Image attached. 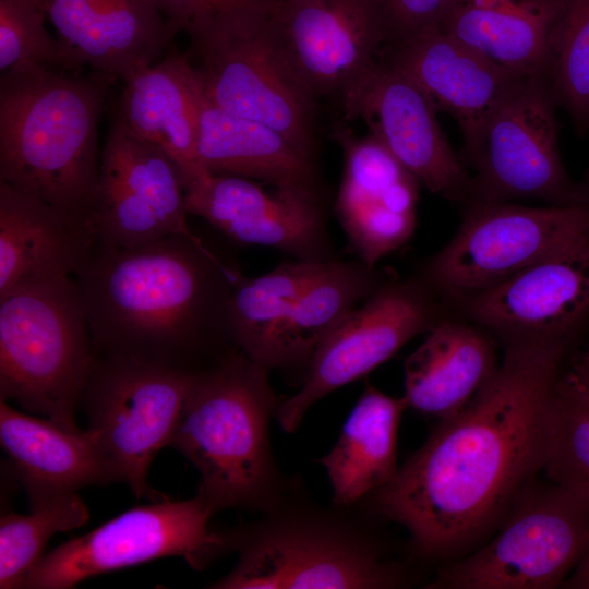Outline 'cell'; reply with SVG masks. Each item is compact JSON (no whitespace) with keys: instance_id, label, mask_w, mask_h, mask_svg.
I'll use <instances>...</instances> for the list:
<instances>
[{"instance_id":"6da1fadb","label":"cell","mask_w":589,"mask_h":589,"mask_svg":"<svg viewBox=\"0 0 589 589\" xmlns=\"http://www.w3.org/2000/svg\"><path fill=\"white\" fill-rule=\"evenodd\" d=\"M567 341L505 342L497 370L457 414L438 421L383 488L373 510L407 529L424 556L453 554L507 514L543 471Z\"/></svg>"},{"instance_id":"7a4b0ae2","label":"cell","mask_w":589,"mask_h":589,"mask_svg":"<svg viewBox=\"0 0 589 589\" xmlns=\"http://www.w3.org/2000/svg\"><path fill=\"white\" fill-rule=\"evenodd\" d=\"M241 275L179 233L131 249L95 243L74 279L96 356L202 371L238 350L230 301Z\"/></svg>"},{"instance_id":"3957f363","label":"cell","mask_w":589,"mask_h":589,"mask_svg":"<svg viewBox=\"0 0 589 589\" xmlns=\"http://www.w3.org/2000/svg\"><path fill=\"white\" fill-rule=\"evenodd\" d=\"M113 81L35 62L2 73L0 182L86 220L99 171L98 122Z\"/></svg>"},{"instance_id":"277c9868","label":"cell","mask_w":589,"mask_h":589,"mask_svg":"<svg viewBox=\"0 0 589 589\" xmlns=\"http://www.w3.org/2000/svg\"><path fill=\"white\" fill-rule=\"evenodd\" d=\"M269 369L235 350L200 372L168 447L199 471V494L214 514L271 512L285 494L268 422L280 400Z\"/></svg>"},{"instance_id":"5b68a950","label":"cell","mask_w":589,"mask_h":589,"mask_svg":"<svg viewBox=\"0 0 589 589\" xmlns=\"http://www.w3.org/2000/svg\"><path fill=\"white\" fill-rule=\"evenodd\" d=\"M94 357L74 277L0 297V400L80 430L76 412Z\"/></svg>"},{"instance_id":"8992f818","label":"cell","mask_w":589,"mask_h":589,"mask_svg":"<svg viewBox=\"0 0 589 589\" xmlns=\"http://www.w3.org/2000/svg\"><path fill=\"white\" fill-rule=\"evenodd\" d=\"M238 553L216 589H388L406 585L402 568L353 525L318 514H272L225 532Z\"/></svg>"},{"instance_id":"52a82bcc","label":"cell","mask_w":589,"mask_h":589,"mask_svg":"<svg viewBox=\"0 0 589 589\" xmlns=\"http://www.w3.org/2000/svg\"><path fill=\"white\" fill-rule=\"evenodd\" d=\"M275 0L190 24V61L211 103L262 122L313 157L314 100L290 74L271 29Z\"/></svg>"},{"instance_id":"ba28073f","label":"cell","mask_w":589,"mask_h":589,"mask_svg":"<svg viewBox=\"0 0 589 589\" xmlns=\"http://www.w3.org/2000/svg\"><path fill=\"white\" fill-rule=\"evenodd\" d=\"M501 532L442 568L434 589L562 587L589 550V502L550 482H530L510 505Z\"/></svg>"},{"instance_id":"9c48e42d","label":"cell","mask_w":589,"mask_h":589,"mask_svg":"<svg viewBox=\"0 0 589 589\" xmlns=\"http://www.w3.org/2000/svg\"><path fill=\"white\" fill-rule=\"evenodd\" d=\"M200 372L95 354L81 407L136 498H169L148 484L147 476L168 447Z\"/></svg>"},{"instance_id":"30bf717a","label":"cell","mask_w":589,"mask_h":589,"mask_svg":"<svg viewBox=\"0 0 589 589\" xmlns=\"http://www.w3.org/2000/svg\"><path fill=\"white\" fill-rule=\"evenodd\" d=\"M213 515L199 494L133 507L44 554L19 588L69 589L99 574L169 556L201 569L226 552L225 532L208 528Z\"/></svg>"},{"instance_id":"8fae6325","label":"cell","mask_w":589,"mask_h":589,"mask_svg":"<svg viewBox=\"0 0 589 589\" xmlns=\"http://www.w3.org/2000/svg\"><path fill=\"white\" fill-rule=\"evenodd\" d=\"M555 98L544 75H529L465 143L474 169L473 201L589 202V185L567 173L560 153Z\"/></svg>"},{"instance_id":"7c38bea8","label":"cell","mask_w":589,"mask_h":589,"mask_svg":"<svg viewBox=\"0 0 589 589\" xmlns=\"http://www.w3.org/2000/svg\"><path fill=\"white\" fill-rule=\"evenodd\" d=\"M589 238V202L529 207L473 201L450 242L429 263L428 283L471 294Z\"/></svg>"},{"instance_id":"4fadbf2b","label":"cell","mask_w":589,"mask_h":589,"mask_svg":"<svg viewBox=\"0 0 589 589\" xmlns=\"http://www.w3.org/2000/svg\"><path fill=\"white\" fill-rule=\"evenodd\" d=\"M188 215L177 163L113 120L86 216L95 243L131 249L171 235L194 236Z\"/></svg>"},{"instance_id":"5bb4252c","label":"cell","mask_w":589,"mask_h":589,"mask_svg":"<svg viewBox=\"0 0 589 589\" xmlns=\"http://www.w3.org/2000/svg\"><path fill=\"white\" fill-rule=\"evenodd\" d=\"M435 323L425 284L384 280L317 347L300 389L276 411L283 430L296 431L315 402L365 376Z\"/></svg>"},{"instance_id":"9a60e30c","label":"cell","mask_w":589,"mask_h":589,"mask_svg":"<svg viewBox=\"0 0 589 589\" xmlns=\"http://www.w3.org/2000/svg\"><path fill=\"white\" fill-rule=\"evenodd\" d=\"M269 23L283 61L313 100L340 96L393 39L385 0H275Z\"/></svg>"},{"instance_id":"2e32d148","label":"cell","mask_w":589,"mask_h":589,"mask_svg":"<svg viewBox=\"0 0 589 589\" xmlns=\"http://www.w3.org/2000/svg\"><path fill=\"white\" fill-rule=\"evenodd\" d=\"M340 98L346 118L362 119L420 184L446 199H472V177L447 142L437 109L405 73L375 61Z\"/></svg>"},{"instance_id":"e0dca14e","label":"cell","mask_w":589,"mask_h":589,"mask_svg":"<svg viewBox=\"0 0 589 589\" xmlns=\"http://www.w3.org/2000/svg\"><path fill=\"white\" fill-rule=\"evenodd\" d=\"M189 214L240 244L273 248L305 262L335 260L320 194L204 173L185 182Z\"/></svg>"},{"instance_id":"ac0fdd59","label":"cell","mask_w":589,"mask_h":589,"mask_svg":"<svg viewBox=\"0 0 589 589\" xmlns=\"http://www.w3.org/2000/svg\"><path fill=\"white\" fill-rule=\"evenodd\" d=\"M469 315L501 335L567 341L589 315V238L470 294Z\"/></svg>"},{"instance_id":"d6986e66","label":"cell","mask_w":589,"mask_h":589,"mask_svg":"<svg viewBox=\"0 0 589 589\" xmlns=\"http://www.w3.org/2000/svg\"><path fill=\"white\" fill-rule=\"evenodd\" d=\"M335 135L344 152L336 216L356 257L375 266L412 237L420 182L372 135Z\"/></svg>"},{"instance_id":"ffe728a7","label":"cell","mask_w":589,"mask_h":589,"mask_svg":"<svg viewBox=\"0 0 589 589\" xmlns=\"http://www.w3.org/2000/svg\"><path fill=\"white\" fill-rule=\"evenodd\" d=\"M394 48L387 63L457 121L465 143L529 76L495 63L440 26L395 41Z\"/></svg>"},{"instance_id":"44dd1931","label":"cell","mask_w":589,"mask_h":589,"mask_svg":"<svg viewBox=\"0 0 589 589\" xmlns=\"http://www.w3.org/2000/svg\"><path fill=\"white\" fill-rule=\"evenodd\" d=\"M73 70L125 80L172 39L154 0H39Z\"/></svg>"},{"instance_id":"7402d4cb","label":"cell","mask_w":589,"mask_h":589,"mask_svg":"<svg viewBox=\"0 0 589 589\" xmlns=\"http://www.w3.org/2000/svg\"><path fill=\"white\" fill-rule=\"evenodd\" d=\"M0 443L31 509L88 486L121 482L98 433L69 430L0 400Z\"/></svg>"},{"instance_id":"603a6c76","label":"cell","mask_w":589,"mask_h":589,"mask_svg":"<svg viewBox=\"0 0 589 589\" xmlns=\"http://www.w3.org/2000/svg\"><path fill=\"white\" fill-rule=\"evenodd\" d=\"M94 244L86 220L0 182V297L74 277Z\"/></svg>"},{"instance_id":"cb8c5ba5","label":"cell","mask_w":589,"mask_h":589,"mask_svg":"<svg viewBox=\"0 0 589 589\" xmlns=\"http://www.w3.org/2000/svg\"><path fill=\"white\" fill-rule=\"evenodd\" d=\"M196 104V159L203 170L320 194L313 157L279 131L217 107L197 79Z\"/></svg>"},{"instance_id":"d4e9b609","label":"cell","mask_w":589,"mask_h":589,"mask_svg":"<svg viewBox=\"0 0 589 589\" xmlns=\"http://www.w3.org/2000/svg\"><path fill=\"white\" fill-rule=\"evenodd\" d=\"M123 82L115 121L166 152L179 166L184 185L209 173L196 159V79L188 56L171 52Z\"/></svg>"},{"instance_id":"484cf974","label":"cell","mask_w":589,"mask_h":589,"mask_svg":"<svg viewBox=\"0 0 589 589\" xmlns=\"http://www.w3.org/2000/svg\"><path fill=\"white\" fill-rule=\"evenodd\" d=\"M492 339L458 322H436L405 361L408 408L440 421L460 412L498 368Z\"/></svg>"},{"instance_id":"4316f807","label":"cell","mask_w":589,"mask_h":589,"mask_svg":"<svg viewBox=\"0 0 589 589\" xmlns=\"http://www.w3.org/2000/svg\"><path fill=\"white\" fill-rule=\"evenodd\" d=\"M407 408L404 397L366 385L335 446L320 460L336 506H351L395 477L397 434Z\"/></svg>"},{"instance_id":"83f0119b","label":"cell","mask_w":589,"mask_h":589,"mask_svg":"<svg viewBox=\"0 0 589 589\" xmlns=\"http://www.w3.org/2000/svg\"><path fill=\"white\" fill-rule=\"evenodd\" d=\"M563 0H454L440 27L522 74L546 69V43Z\"/></svg>"},{"instance_id":"f1b7e54d","label":"cell","mask_w":589,"mask_h":589,"mask_svg":"<svg viewBox=\"0 0 589 589\" xmlns=\"http://www.w3.org/2000/svg\"><path fill=\"white\" fill-rule=\"evenodd\" d=\"M383 281L375 266L358 259L328 262L294 304L267 366L304 373L317 347Z\"/></svg>"},{"instance_id":"f546056e","label":"cell","mask_w":589,"mask_h":589,"mask_svg":"<svg viewBox=\"0 0 589 589\" xmlns=\"http://www.w3.org/2000/svg\"><path fill=\"white\" fill-rule=\"evenodd\" d=\"M327 263L293 260L256 277L241 275L230 301L238 349L267 366L275 340L294 304Z\"/></svg>"},{"instance_id":"4dcf8cb0","label":"cell","mask_w":589,"mask_h":589,"mask_svg":"<svg viewBox=\"0 0 589 589\" xmlns=\"http://www.w3.org/2000/svg\"><path fill=\"white\" fill-rule=\"evenodd\" d=\"M545 79L577 128H589V0L562 1L548 36Z\"/></svg>"},{"instance_id":"1f68e13d","label":"cell","mask_w":589,"mask_h":589,"mask_svg":"<svg viewBox=\"0 0 589 589\" xmlns=\"http://www.w3.org/2000/svg\"><path fill=\"white\" fill-rule=\"evenodd\" d=\"M89 510L77 493L31 509L29 514L3 513L0 517V588L16 589L44 556L50 538L84 526Z\"/></svg>"},{"instance_id":"d6a6232c","label":"cell","mask_w":589,"mask_h":589,"mask_svg":"<svg viewBox=\"0 0 589 589\" xmlns=\"http://www.w3.org/2000/svg\"><path fill=\"white\" fill-rule=\"evenodd\" d=\"M543 471L589 502V404L556 386Z\"/></svg>"},{"instance_id":"836d02e7","label":"cell","mask_w":589,"mask_h":589,"mask_svg":"<svg viewBox=\"0 0 589 589\" xmlns=\"http://www.w3.org/2000/svg\"><path fill=\"white\" fill-rule=\"evenodd\" d=\"M39 0H0L1 74L25 62L73 70L62 43L45 26Z\"/></svg>"},{"instance_id":"e575fe53","label":"cell","mask_w":589,"mask_h":589,"mask_svg":"<svg viewBox=\"0 0 589 589\" xmlns=\"http://www.w3.org/2000/svg\"><path fill=\"white\" fill-rule=\"evenodd\" d=\"M454 0H385L394 41L438 27Z\"/></svg>"},{"instance_id":"d590c367","label":"cell","mask_w":589,"mask_h":589,"mask_svg":"<svg viewBox=\"0 0 589 589\" xmlns=\"http://www.w3.org/2000/svg\"><path fill=\"white\" fill-rule=\"evenodd\" d=\"M173 38L176 34L200 20L237 10L265 0H154Z\"/></svg>"},{"instance_id":"8d00e7d4","label":"cell","mask_w":589,"mask_h":589,"mask_svg":"<svg viewBox=\"0 0 589 589\" xmlns=\"http://www.w3.org/2000/svg\"><path fill=\"white\" fill-rule=\"evenodd\" d=\"M556 386L589 404V347L562 368Z\"/></svg>"},{"instance_id":"74e56055","label":"cell","mask_w":589,"mask_h":589,"mask_svg":"<svg viewBox=\"0 0 589 589\" xmlns=\"http://www.w3.org/2000/svg\"><path fill=\"white\" fill-rule=\"evenodd\" d=\"M563 588L589 589V550L562 585Z\"/></svg>"}]
</instances>
